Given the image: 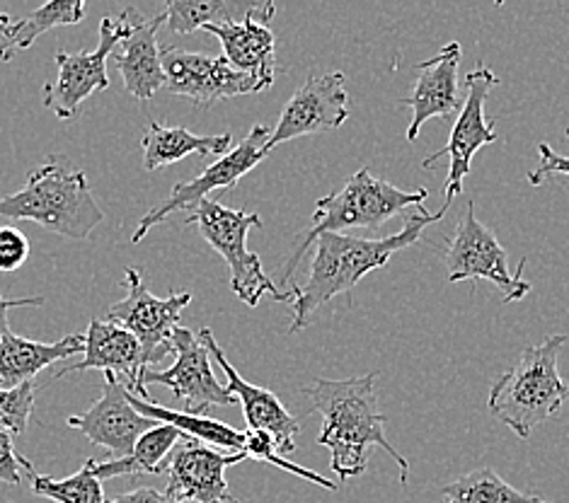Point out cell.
I'll use <instances>...</instances> for the list:
<instances>
[{
    "instance_id": "22",
    "label": "cell",
    "mask_w": 569,
    "mask_h": 503,
    "mask_svg": "<svg viewBox=\"0 0 569 503\" xmlns=\"http://www.w3.org/2000/svg\"><path fill=\"white\" fill-rule=\"evenodd\" d=\"M83 349L86 334H69L61 342L44 344L8 332L3 342H0V388L32 383L49 365L71 359L76 353H83Z\"/></svg>"
},
{
    "instance_id": "34",
    "label": "cell",
    "mask_w": 569,
    "mask_h": 503,
    "mask_svg": "<svg viewBox=\"0 0 569 503\" xmlns=\"http://www.w3.org/2000/svg\"><path fill=\"white\" fill-rule=\"evenodd\" d=\"M552 174H565L569 177V155H562L550 148L548 143H538V168L528 172V184L540 187Z\"/></svg>"
},
{
    "instance_id": "37",
    "label": "cell",
    "mask_w": 569,
    "mask_h": 503,
    "mask_svg": "<svg viewBox=\"0 0 569 503\" xmlns=\"http://www.w3.org/2000/svg\"><path fill=\"white\" fill-rule=\"evenodd\" d=\"M565 135H567V139H569V129H567V131H565Z\"/></svg>"
},
{
    "instance_id": "23",
    "label": "cell",
    "mask_w": 569,
    "mask_h": 503,
    "mask_svg": "<svg viewBox=\"0 0 569 503\" xmlns=\"http://www.w3.org/2000/svg\"><path fill=\"white\" fill-rule=\"evenodd\" d=\"M274 16L277 8L269 0H170L166 6V24L178 34L246 20L267 24Z\"/></svg>"
},
{
    "instance_id": "24",
    "label": "cell",
    "mask_w": 569,
    "mask_h": 503,
    "mask_svg": "<svg viewBox=\"0 0 569 503\" xmlns=\"http://www.w3.org/2000/svg\"><path fill=\"white\" fill-rule=\"evenodd\" d=\"M143 168L156 172L160 168L174 165L189 155H228L233 151V133L216 135H197L182 127H162L158 121L148 124L143 139Z\"/></svg>"
},
{
    "instance_id": "19",
    "label": "cell",
    "mask_w": 569,
    "mask_h": 503,
    "mask_svg": "<svg viewBox=\"0 0 569 503\" xmlns=\"http://www.w3.org/2000/svg\"><path fill=\"white\" fill-rule=\"evenodd\" d=\"M460 49L458 42L446 44L437 57L417 63V78L415 88L408 100H402V107H410L412 119L408 127V141L417 139L419 129H422L429 119H449L458 117L463 98H460L458 85V66H460Z\"/></svg>"
},
{
    "instance_id": "16",
    "label": "cell",
    "mask_w": 569,
    "mask_h": 503,
    "mask_svg": "<svg viewBox=\"0 0 569 503\" xmlns=\"http://www.w3.org/2000/svg\"><path fill=\"white\" fill-rule=\"evenodd\" d=\"M248 460L246 453H219L199 441L184 439L168 460V489L178 501L192 503H238L230 494L226 470Z\"/></svg>"
},
{
    "instance_id": "2",
    "label": "cell",
    "mask_w": 569,
    "mask_h": 503,
    "mask_svg": "<svg viewBox=\"0 0 569 503\" xmlns=\"http://www.w3.org/2000/svg\"><path fill=\"white\" fill-rule=\"evenodd\" d=\"M443 215V211H417L408 215L400 233L388 238H355L345 233L320 235L316 240V256L310 264L308 281L303 285H291L293 320L289 332H301L318 308L342 293L349 295L366 274L383 269L396 252L412 248L415 242L422 240L425 228L441 221Z\"/></svg>"
},
{
    "instance_id": "33",
    "label": "cell",
    "mask_w": 569,
    "mask_h": 503,
    "mask_svg": "<svg viewBox=\"0 0 569 503\" xmlns=\"http://www.w3.org/2000/svg\"><path fill=\"white\" fill-rule=\"evenodd\" d=\"M30 260V240L18 228L0 225V274L18 271Z\"/></svg>"
},
{
    "instance_id": "4",
    "label": "cell",
    "mask_w": 569,
    "mask_h": 503,
    "mask_svg": "<svg viewBox=\"0 0 569 503\" xmlns=\"http://www.w3.org/2000/svg\"><path fill=\"white\" fill-rule=\"evenodd\" d=\"M0 219L32 221L49 233L88 240L104 221V213L92 197L86 172L49 160L30 170L20 192L0 197Z\"/></svg>"
},
{
    "instance_id": "12",
    "label": "cell",
    "mask_w": 569,
    "mask_h": 503,
    "mask_svg": "<svg viewBox=\"0 0 569 503\" xmlns=\"http://www.w3.org/2000/svg\"><path fill=\"white\" fill-rule=\"evenodd\" d=\"M174 363L166 371H143V385H162L174 400L187 404L189 414L204 416L213 406H230L233 394L213 375L209 349L192 330L178 328L172 334Z\"/></svg>"
},
{
    "instance_id": "20",
    "label": "cell",
    "mask_w": 569,
    "mask_h": 503,
    "mask_svg": "<svg viewBox=\"0 0 569 503\" xmlns=\"http://www.w3.org/2000/svg\"><path fill=\"white\" fill-rule=\"evenodd\" d=\"M166 10L156 18H139L129 37L121 42L119 53H112V63L124 78V88L137 100H151L160 88H166V71H162V49L158 47V30L166 24Z\"/></svg>"
},
{
    "instance_id": "5",
    "label": "cell",
    "mask_w": 569,
    "mask_h": 503,
    "mask_svg": "<svg viewBox=\"0 0 569 503\" xmlns=\"http://www.w3.org/2000/svg\"><path fill=\"white\" fill-rule=\"evenodd\" d=\"M565 344L567 336L555 334L543 344L523 349L519 363L492 383L487 406L519 439H531L533 429L558 414L569 398V385L558 369Z\"/></svg>"
},
{
    "instance_id": "3",
    "label": "cell",
    "mask_w": 569,
    "mask_h": 503,
    "mask_svg": "<svg viewBox=\"0 0 569 503\" xmlns=\"http://www.w3.org/2000/svg\"><path fill=\"white\" fill-rule=\"evenodd\" d=\"M429 192L425 187L419 189H398L381 177L371 174L369 168H361L347 180L342 189H335L328 197L316 201L313 225L298 238L289 262L281 269V283L293 285V271L301 264L310 244H316L320 235L342 233V230L363 228V230H381L390 219H396L402 211L417 209L425 211V199Z\"/></svg>"
},
{
    "instance_id": "13",
    "label": "cell",
    "mask_w": 569,
    "mask_h": 503,
    "mask_svg": "<svg viewBox=\"0 0 569 503\" xmlns=\"http://www.w3.org/2000/svg\"><path fill=\"white\" fill-rule=\"evenodd\" d=\"M162 71H166L168 92L197 104H211L267 90L257 78L236 71L223 57H207V53L174 47L162 49Z\"/></svg>"
},
{
    "instance_id": "36",
    "label": "cell",
    "mask_w": 569,
    "mask_h": 503,
    "mask_svg": "<svg viewBox=\"0 0 569 503\" xmlns=\"http://www.w3.org/2000/svg\"><path fill=\"white\" fill-rule=\"evenodd\" d=\"M42 303H44V298H6L3 293H0V342H3V336L10 332L8 310H12V308H37Z\"/></svg>"
},
{
    "instance_id": "29",
    "label": "cell",
    "mask_w": 569,
    "mask_h": 503,
    "mask_svg": "<svg viewBox=\"0 0 569 503\" xmlns=\"http://www.w3.org/2000/svg\"><path fill=\"white\" fill-rule=\"evenodd\" d=\"M86 0H51V3H44L39 10L30 12V16L16 18V37L20 51L30 49L39 34L53 30V27L78 24L86 18Z\"/></svg>"
},
{
    "instance_id": "18",
    "label": "cell",
    "mask_w": 569,
    "mask_h": 503,
    "mask_svg": "<svg viewBox=\"0 0 569 503\" xmlns=\"http://www.w3.org/2000/svg\"><path fill=\"white\" fill-rule=\"evenodd\" d=\"M199 339L204 342L213 361L219 363L221 371L226 373V388L240 402L242 414H246V421H248V429L269 433V436L277 441L281 455L293 453L296 436H298V431H301V426H298V419L289 414L287 406L281 404V400L272 390L248 383V380L233 369V363L226 359L223 349L219 346V342H216V336L209 328L199 332Z\"/></svg>"
},
{
    "instance_id": "7",
    "label": "cell",
    "mask_w": 569,
    "mask_h": 503,
    "mask_svg": "<svg viewBox=\"0 0 569 503\" xmlns=\"http://www.w3.org/2000/svg\"><path fill=\"white\" fill-rule=\"evenodd\" d=\"M139 18L141 12L137 8H127L119 18H104L100 22V44L94 51H59V76L44 88L47 110H51L59 119H76L88 98L110 88L107 61L112 59L117 44L129 37Z\"/></svg>"
},
{
    "instance_id": "9",
    "label": "cell",
    "mask_w": 569,
    "mask_h": 503,
    "mask_svg": "<svg viewBox=\"0 0 569 503\" xmlns=\"http://www.w3.org/2000/svg\"><path fill=\"white\" fill-rule=\"evenodd\" d=\"M497 85H499V78L490 71V68L482 63L478 68H472L470 76L466 78L463 107H460V112L456 117L449 143L422 162V168H433L441 158H449V177H446V184H443V207L439 209L443 213L451 209L453 199L463 192L472 158H476L480 148L497 141L495 121H487V114H485V102L490 98L492 88Z\"/></svg>"
},
{
    "instance_id": "21",
    "label": "cell",
    "mask_w": 569,
    "mask_h": 503,
    "mask_svg": "<svg viewBox=\"0 0 569 503\" xmlns=\"http://www.w3.org/2000/svg\"><path fill=\"white\" fill-rule=\"evenodd\" d=\"M223 47V59L240 73H248L260 80L264 88L274 83L277 76V39L267 24L246 20L240 24L204 27Z\"/></svg>"
},
{
    "instance_id": "17",
    "label": "cell",
    "mask_w": 569,
    "mask_h": 503,
    "mask_svg": "<svg viewBox=\"0 0 569 503\" xmlns=\"http://www.w3.org/2000/svg\"><path fill=\"white\" fill-rule=\"evenodd\" d=\"M86 371H102L114 373L121 385L127 388L129 394H137L141 400L148 398V390L143 385V351L139 339L129 330L114 324L110 320H90L86 332V349L83 359L69 363L66 369L53 373V380H59L69 373H86Z\"/></svg>"
},
{
    "instance_id": "35",
    "label": "cell",
    "mask_w": 569,
    "mask_h": 503,
    "mask_svg": "<svg viewBox=\"0 0 569 503\" xmlns=\"http://www.w3.org/2000/svg\"><path fill=\"white\" fill-rule=\"evenodd\" d=\"M107 503H192V501H178V499H172L168 492H158V489L141 486V489H131V492L119 494Z\"/></svg>"
},
{
    "instance_id": "30",
    "label": "cell",
    "mask_w": 569,
    "mask_h": 503,
    "mask_svg": "<svg viewBox=\"0 0 569 503\" xmlns=\"http://www.w3.org/2000/svg\"><path fill=\"white\" fill-rule=\"evenodd\" d=\"M242 453H246L248 457L262 460V462H267V465H274V467H279L283 472H291V474H296V477H301L306 482H313V484H318L322 489H330V492H337V486H340V484L330 482L328 477H322V474H318L313 470H306L301 465H293V462H289L287 457L279 453L277 441L269 436V433H264V431H250L248 429L246 431V445H242Z\"/></svg>"
},
{
    "instance_id": "6",
    "label": "cell",
    "mask_w": 569,
    "mask_h": 503,
    "mask_svg": "<svg viewBox=\"0 0 569 503\" xmlns=\"http://www.w3.org/2000/svg\"><path fill=\"white\" fill-rule=\"evenodd\" d=\"M184 225H194L199 235L223 256L230 269V291L242 303L257 308L264 295L277 303H293V293L281 291L264 274L260 256L248 248L250 230L262 228L260 213L228 209L221 201L204 199L194 211H189Z\"/></svg>"
},
{
    "instance_id": "11",
    "label": "cell",
    "mask_w": 569,
    "mask_h": 503,
    "mask_svg": "<svg viewBox=\"0 0 569 503\" xmlns=\"http://www.w3.org/2000/svg\"><path fill=\"white\" fill-rule=\"evenodd\" d=\"M269 135H272V129H267L264 124L252 127V131L228 155L216 160L207 170H201L194 180L174 184L168 199L160 201L158 207H153L139 221L137 230H133L131 235V242L133 244L141 242L158 223L170 219L172 213L194 211L201 201L209 199L211 192H219V189H233L242 177L252 172L267 158L264 145L269 141Z\"/></svg>"
},
{
    "instance_id": "1",
    "label": "cell",
    "mask_w": 569,
    "mask_h": 503,
    "mask_svg": "<svg viewBox=\"0 0 569 503\" xmlns=\"http://www.w3.org/2000/svg\"><path fill=\"white\" fill-rule=\"evenodd\" d=\"M376 378L378 373L347 380L320 378L303 388L306 398L313 402V410L322 416L318 443L330 451V467L340 482L363 474L369 465V451L378 445L390 457H396L400 482L408 484L410 462L386 439L388 416L378 412Z\"/></svg>"
},
{
    "instance_id": "14",
    "label": "cell",
    "mask_w": 569,
    "mask_h": 503,
    "mask_svg": "<svg viewBox=\"0 0 569 503\" xmlns=\"http://www.w3.org/2000/svg\"><path fill=\"white\" fill-rule=\"evenodd\" d=\"M349 119V94L345 88V73H310L306 83L293 92L283 107L279 124L269 135L264 151L269 153L279 143L301 135L340 129Z\"/></svg>"
},
{
    "instance_id": "32",
    "label": "cell",
    "mask_w": 569,
    "mask_h": 503,
    "mask_svg": "<svg viewBox=\"0 0 569 503\" xmlns=\"http://www.w3.org/2000/svg\"><path fill=\"white\" fill-rule=\"evenodd\" d=\"M12 433L0 429V484H8V486H20L22 480V472L32 474L37 472L34 465L27 457L16 453V443H12Z\"/></svg>"
},
{
    "instance_id": "27",
    "label": "cell",
    "mask_w": 569,
    "mask_h": 503,
    "mask_svg": "<svg viewBox=\"0 0 569 503\" xmlns=\"http://www.w3.org/2000/svg\"><path fill=\"white\" fill-rule=\"evenodd\" d=\"M441 503H550L505 482L492 467L472 470L441 486Z\"/></svg>"
},
{
    "instance_id": "28",
    "label": "cell",
    "mask_w": 569,
    "mask_h": 503,
    "mask_svg": "<svg viewBox=\"0 0 569 503\" xmlns=\"http://www.w3.org/2000/svg\"><path fill=\"white\" fill-rule=\"evenodd\" d=\"M30 489L37 496L57 503H107L102 480H98V474H94V460H86V465L66 480H53L47 477V474L32 472Z\"/></svg>"
},
{
    "instance_id": "31",
    "label": "cell",
    "mask_w": 569,
    "mask_h": 503,
    "mask_svg": "<svg viewBox=\"0 0 569 503\" xmlns=\"http://www.w3.org/2000/svg\"><path fill=\"white\" fill-rule=\"evenodd\" d=\"M34 380L18 388H0V429L22 436L34 410Z\"/></svg>"
},
{
    "instance_id": "25",
    "label": "cell",
    "mask_w": 569,
    "mask_h": 503,
    "mask_svg": "<svg viewBox=\"0 0 569 503\" xmlns=\"http://www.w3.org/2000/svg\"><path fill=\"white\" fill-rule=\"evenodd\" d=\"M129 400L143 416L158 421V424L174 426L180 433H184L187 439L216 447V451L221 447V451H228V453H242V445H246V431H238L233 426L223 424V421H216L209 416L178 412L172 410V406L158 404L153 400H141L137 394H129Z\"/></svg>"
},
{
    "instance_id": "10",
    "label": "cell",
    "mask_w": 569,
    "mask_h": 503,
    "mask_svg": "<svg viewBox=\"0 0 569 503\" xmlns=\"http://www.w3.org/2000/svg\"><path fill=\"white\" fill-rule=\"evenodd\" d=\"M127 298L107 310V320L121 324L139 339L143 351V365L151 371L153 365L166 361L174 351L172 334L180 328L182 310L192 303V293L174 291L168 298H156L146 289L141 269H127Z\"/></svg>"
},
{
    "instance_id": "8",
    "label": "cell",
    "mask_w": 569,
    "mask_h": 503,
    "mask_svg": "<svg viewBox=\"0 0 569 503\" xmlns=\"http://www.w3.org/2000/svg\"><path fill=\"white\" fill-rule=\"evenodd\" d=\"M446 269L449 281H490L505 295V303L521 301L531 293V283L523 279L526 260L511 271L507 250L501 248L497 235L476 215V201H468L460 213L453 240L446 250Z\"/></svg>"
},
{
    "instance_id": "26",
    "label": "cell",
    "mask_w": 569,
    "mask_h": 503,
    "mask_svg": "<svg viewBox=\"0 0 569 503\" xmlns=\"http://www.w3.org/2000/svg\"><path fill=\"white\" fill-rule=\"evenodd\" d=\"M184 439H187L184 433H180L174 426L156 424L137 441L131 455L119 457V460L94 462V474H98V480L102 482L121 477V474H162L168 470V460L172 451Z\"/></svg>"
},
{
    "instance_id": "15",
    "label": "cell",
    "mask_w": 569,
    "mask_h": 503,
    "mask_svg": "<svg viewBox=\"0 0 569 503\" xmlns=\"http://www.w3.org/2000/svg\"><path fill=\"white\" fill-rule=\"evenodd\" d=\"M66 424L80 431L92 445H102L112 460L131 455L133 445L151 431L158 421L143 416L131 404L127 388L114 373H104V392L88 412L66 419Z\"/></svg>"
}]
</instances>
